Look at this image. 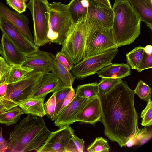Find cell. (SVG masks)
Listing matches in <instances>:
<instances>
[{"instance_id":"d6a6232c","label":"cell","mask_w":152,"mask_h":152,"mask_svg":"<svg viewBox=\"0 0 152 152\" xmlns=\"http://www.w3.org/2000/svg\"><path fill=\"white\" fill-rule=\"evenodd\" d=\"M152 132L148 131L147 128L144 127L136 133L133 135L136 142V145H142L150 140L152 137Z\"/></svg>"},{"instance_id":"ab89813d","label":"cell","mask_w":152,"mask_h":152,"mask_svg":"<svg viewBox=\"0 0 152 152\" xmlns=\"http://www.w3.org/2000/svg\"><path fill=\"white\" fill-rule=\"evenodd\" d=\"M76 93L72 88L66 96L56 118L62 112L65 107L70 103L76 96Z\"/></svg>"},{"instance_id":"8fae6325","label":"cell","mask_w":152,"mask_h":152,"mask_svg":"<svg viewBox=\"0 0 152 152\" xmlns=\"http://www.w3.org/2000/svg\"><path fill=\"white\" fill-rule=\"evenodd\" d=\"M89 4L85 16L86 22L96 27L111 29L114 13L110 8L92 0H89Z\"/></svg>"},{"instance_id":"8992f818","label":"cell","mask_w":152,"mask_h":152,"mask_svg":"<svg viewBox=\"0 0 152 152\" xmlns=\"http://www.w3.org/2000/svg\"><path fill=\"white\" fill-rule=\"evenodd\" d=\"M48 3L47 0H30L26 5L33 20L34 42L38 47L49 42L48 37L49 17Z\"/></svg>"},{"instance_id":"836d02e7","label":"cell","mask_w":152,"mask_h":152,"mask_svg":"<svg viewBox=\"0 0 152 152\" xmlns=\"http://www.w3.org/2000/svg\"><path fill=\"white\" fill-rule=\"evenodd\" d=\"M45 111L48 117L53 121L56 108V100L55 94L53 93L51 96L44 103Z\"/></svg>"},{"instance_id":"1f68e13d","label":"cell","mask_w":152,"mask_h":152,"mask_svg":"<svg viewBox=\"0 0 152 152\" xmlns=\"http://www.w3.org/2000/svg\"><path fill=\"white\" fill-rule=\"evenodd\" d=\"M141 117L142 118L141 124L143 126H150L152 124V102L151 98L147 101V105L142 111Z\"/></svg>"},{"instance_id":"ffe728a7","label":"cell","mask_w":152,"mask_h":152,"mask_svg":"<svg viewBox=\"0 0 152 152\" xmlns=\"http://www.w3.org/2000/svg\"><path fill=\"white\" fill-rule=\"evenodd\" d=\"M97 73L101 78L121 79L131 75V68L127 64L111 63L102 68Z\"/></svg>"},{"instance_id":"9c48e42d","label":"cell","mask_w":152,"mask_h":152,"mask_svg":"<svg viewBox=\"0 0 152 152\" xmlns=\"http://www.w3.org/2000/svg\"><path fill=\"white\" fill-rule=\"evenodd\" d=\"M45 73L34 70L20 80L8 84L5 95L17 103L29 98L37 88Z\"/></svg>"},{"instance_id":"2e32d148","label":"cell","mask_w":152,"mask_h":152,"mask_svg":"<svg viewBox=\"0 0 152 152\" xmlns=\"http://www.w3.org/2000/svg\"><path fill=\"white\" fill-rule=\"evenodd\" d=\"M1 54L11 66L23 65L26 55L20 51L5 35L3 34L1 40Z\"/></svg>"},{"instance_id":"f1b7e54d","label":"cell","mask_w":152,"mask_h":152,"mask_svg":"<svg viewBox=\"0 0 152 152\" xmlns=\"http://www.w3.org/2000/svg\"><path fill=\"white\" fill-rule=\"evenodd\" d=\"M72 87L64 86L54 92L56 100V108L53 118L54 121L68 93L72 88Z\"/></svg>"},{"instance_id":"d4e9b609","label":"cell","mask_w":152,"mask_h":152,"mask_svg":"<svg viewBox=\"0 0 152 152\" xmlns=\"http://www.w3.org/2000/svg\"><path fill=\"white\" fill-rule=\"evenodd\" d=\"M98 83L95 82L78 85L75 89L76 95L88 99L98 96Z\"/></svg>"},{"instance_id":"d6986e66","label":"cell","mask_w":152,"mask_h":152,"mask_svg":"<svg viewBox=\"0 0 152 152\" xmlns=\"http://www.w3.org/2000/svg\"><path fill=\"white\" fill-rule=\"evenodd\" d=\"M140 19L152 30V0H127Z\"/></svg>"},{"instance_id":"ba28073f","label":"cell","mask_w":152,"mask_h":152,"mask_svg":"<svg viewBox=\"0 0 152 152\" xmlns=\"http://www.w3.org/2000/svg\"><path fill=\"white\" fill-rule=\"evenodd\" d=\"M119 51L118 48L112 49L86 58L74 66L71 73L75 79L82 80L93 75L112 63Z\"/></svg>"},{"instance_id":"484cf974","label":"cell","mask_w":152,"mask_h":152,"mask_svg":"<svg viewBox=\"0 0 152 152\" xmlns=\"http://www.w3.org/2000/svg\"><path fill=\"white\" fill-rule=\"evenodd\" d=\"M18 106L14 107L4 113L1 117L0 124L8 126L16 124L20 120L24 113L22 109Z\"/></svg>"},{"instance_id":"30bf717a","label":"cell","mask_w":152,"mask_h":152,"mask_svg":"<svg viewBox=\"0 0 152 152\" xmlns=\"http://www.w3.org/2000/svg\"><path fill=\"white\" fill-rule=\"evenodd\" d=\"M74 131L70 126L60 128L52 132L44 143L37 152H76L72 139Z\"/></svg>"},{"instance_id":"74e56055","label":"cell","mask_w":152,"mask_h":152,"mask_svg":"<svg viewBox=\"0 0 152 152\" xmlns=\"http://www.w3.org/2000/svg\"><path fill=\"white\" fill-rule=\"evenodd\" d=\"M152 68V54L149 55L144 53L142 61L136 70L139 72Z\"/></svg>"},{"instance_id":"3957f363","label":"cell","mask_w":152,"mask_h":152,"mask_svg":"<svg viewBox=\"0 0 152 152\" xmlns=\"http://www.w3.org/2000/svg\"><path fill=\"white\" fill-rule=\"evenodd\" d=\"M112 8L111 31L115 43L118 47L131 44L140 33V18L127 0H115Z\"/></svg>"},{"instance_id":"9a60e30c","label":"cell","mask_w":152,"mask_h":152,"mask_svg":"<svg viewBox=\"0 0 152 152\" xmlns=\"http://www.w3.org/2000/svg\"><path fill=\"white\" fill-rule=\"evenodd\" d=\"M88 99L76 95L54 121L55 126L60 128L76 122L78 114Z\"/></svg>"},{"instance_id":"f35d334b","label":"cell","mask_w":152,"mask_h":152,"mask_svg":"<svg viewBox=\"0 0 152 152\" xmlns=\"http://www.w3.org/2000/svg\"><path fill=\"white\" fill-rule=\"evenodd\" d=\"M16 106H18V103L6 95L0 97V110L8 111Z\"/></svg>"},{"instance_id":"60d3db41","label":"cell","mask_w":152,"mask_h":152,"mask_svg":"<svg viewBox=\"0 0 152 152\" xmlns=\"http://www.w3.org/2000/svg\"><path fill=\"white\" fill-rule=\"evenodd\" d=\"M75 147L76 149L77 152H83L84 148V141L82 139L79 138L75 134L72 137Z\"/></svg>"},{"instance_id":"44dd1931","label":"cell","mask_w":152,"mask_h":152,"mask_svg":"<svg viewBox=\"0 0 152 152\" xmlns=\"http://www.w3.org/2000/svg\"><path fill=\"white\" fill-rule=\"evenodd\" d=\"M45 97L29 98L17 103L24 114L42 118L46 115L44 107Z\"/></svg>"},{"instance_id":"d590c367","label":"cell","mask_w":152,"mask_h":152,"mask_svg":"<svg viewBox=\"0 0 152 152\" xmlns=\"http://www.w3.org/2000/svg\"><path fill=\"white\" fill-rule=\"evenodd\" d=\"M28 0H6V4L10 7L21 14L26 11V2Z\"/></svg>"},{"instance_id":"b9f144b4","label":"cell","mask_w":152,"mask_h":152,"mask_svg":"<svg viewBox=\"0 0 152 152\" xmlns=\"http://www.w3.org/2000/svg\"><path fill=\"white\" fill-rule=\"evenodd\" d=\"M2 128L0 127V150L4 151L7 150L8 141H6L3 138L2 135Z\"/></svg>"},{"instance_id":"5bb4252c","label":"cell","mask_w":152,"mask_h":152,"mask_svg":"<svg viewBox=\"0 0 152 152\" xmlns=\"http://www.w3.org/2000/svg\"><path fill=\"white\" fill-rule=\"evenodd\" d=\"M55 58V56L52 53L38 49L26 56V60L22 66L37 71L48 73L52 70Z\"/></svg>"},{"instance_id":"83f0119b","label":"cell","mask_w":152,"mask_h":152,"mask_svg":"<svg viewBox=\"0 0 152 152\" xmlns=\"http://www.w3.org/2000/svg\"><path fill=\"white\" fill-rule=\"evenodd\" d=\"M122 80L120 79L102 78L98 83V96H99L107 93Z\"/></svg>"},{"instance_id":"8d00e7d4","label":"cell","mask_w":152,"mask_h":152,"mask_svg":"<svg viewBox=\"0 0 152 152\" xmlns=\"http://www.w3.org/2000/svg\"><path fill=\"white\" fill-rule=\"evenodd\" d=\"M11 68L3 57L0 56V83L6 79Z\"/></svg>"},{"instance_id":"7c38bea8","label":"cell","mask_w":152,"mask_h":152,"mask_svg":"<svg viewBox=\"0 0 152 152\" xmlns=\"http://www.w3.org/2000/svg\"><path fill=\"white\" fill-rule=\"evenodd\" d=\"M0 29L7 37L26 56L37 51L39 47L26 38L5 18L0 17Z\"/></svg>"},{"instance_id":"7bdbcfd3","label":"cell","mask_w":152,"mask_h":152,"mask_svg":"<svg viewBox=\"0 0 152 152\" xmlns=\"http://www.w3.org/2000/svg\"><path fill=\"white\" fill-rule=\"evenodd\" d=\"M4 81L0 83V97L5 96L7 92L8 84Z\"/></svg>"},{"instance_id":"603a6c76","label":"cell","mask_w":152,"mask_h":152,"mask_svg":"<svg viewBox=\"0 0 152 152\" xmlns=\"http://www.w3.org/2000/svg\"><path fill=\"white\" fill-rule=\"evenodd\" d=\"M67 5L69 15L74 23L86 15L87 8L83 5V0H72Z\"/></svg>"},{"instance_id":"bcb514c9","label":"cell","mask_w":152,"mask_h":152,"mask_svg":"<svg viewBox=\"0 0 152 152\" xmlns=\"http://www.w3.org/2000/svg\"><path fill=\"white\" fill-rule=\"evenodd\" d=\"M7 111L6 110H0V120L2 115Z\"/></svg>"},{"instance_id":"277c9868","label":"cell","mask_w":152,"mask_h":152,"mask_svg":"<svg viewBox=\"0 0 152 152\" xmlns=\"http://www.w3.org/2000/svg\"><path fill=\"white\" fill-rule=\"evenodd\" d=\"M48 5L49 43L62 45L74 24L68 12V5L53 2Z\"/></svg>"},{"instance_id":"4dcf8cb0","label":"cell","mask_w":152,"mask_h":152,"mask_svg":"<svg viewBox=\"0 0 152 152\" xmlns=\"http://www.w3.org/2000/svg\"><path fill=\"white\" fill-rule=\"evenodd\" d=\"M134 91L135 94L142 100L148 101L151 98L152 91L151 87L141 80L138 82Z\"/></svg>"},{"instance_id":"4316f807","label":"cell","mask_w":152,"mask_h":152,"mask_svg":"<svg viewBox=\"0 0 152 152\" xmlns=\"http://www.w3.org/2000/svg\"><path fill=\"white\" fill-rule=\"evenodd\" d=\"M144 53V48L139 46L127 53V62L131 69L136 70L138 68L142 59Z\"/></svg>"},{"instance_id":"5b68a950","label":"cell","mask_w":152,"mask_h":152,"mask_svg":"<svg viewBox=\"0 0 152 152\" xmlns=\"http://www.w3.org/2000/svg\"><path fill=\"white\" fill-rule=\"evenodd\" d=\"M85 16L73 24L62 45L61 51L71 59L74 65L85 57L87 29L85 22Z\"/></svg>"},{"instance_id":"f546056e","label":"cell","mask_w":152,"mask_h":152,"mask_svg":"<svg viewBox=\"0 0 152 152\" xmlns=\"http://www.w3.org/2000/svg\"><path fill=\"white\" fill-rule=\"evenodd\" d=\"M110 148L107 141L100 137H96L87 150L89 152H109Z\"/></svg>"},{"instance_id":"f6af8a7d","label":"cell","mask_w":152,"mask_h":152,"mask_svg":"<svg viewBox=\"0 0 152 152\" xmlns=\"http://www.w3.org/2000/svg\"><path fill=\"white\" fill-rule=\"evenodd\" d=\"M144 52L147 54L151 55L152 54V46L151 45H148L144 48Z\"/></svg>"},{"instance_id":"ac0fdd59","label":"cell","mask_w":152,"mask_h":152,"mask_svg":"<svg viewBox=\"0 0 152 152\" xmlns=\"http://www.w3.org/2000/svg\"><path fill=\"white\" fill-rule=\"evenodd\" d=\"M64 86L61 80L52 72L45 73L37 88L29 98L45 97Z\"/></svg>"},{"instance_id":"4fadbf2b","label":"cell","mask_w":152,"mask_h":152,"mask_svg":"<svg viewBox=\"0 0 152 152\" xmlns=\"http://www.w3.org/2000/svg\"><path fill=\"white\" fill-rule=\"evenodd\" d=\"M1 16L11 23L29 41L34 43L29 29V19L25 15L10 10L4 3L0 2V17Z\"/></svg>"},{"instance_id":"52a82bcc","label":"cell","mask_w":152,"mask_h":152,"mask_svg":"<svg viewBox=\"0 0 152 152\" xmlns=\"http://www.w3.org/2000/svg\"><path fill=\"white\" fill-rule=\"evenodd\" d=\"M85 23L87 32L85 58L118 48L113 39L111 29Z\"/></svg>"},{"instance_id":"7a4b0ae2","label":"cell","mask_w":152,"mask_h":152,"mask_svg":"<svg viewBox=\"0 0 152 152\" xmlns=\"http://www.w3.org/2000/svg\"><path fill=\"white\" fill-rule=\"evenodd\" d=\"M51 132L42 118L28 114L10 133L7 150L11 152L36 151Z\"/></svg>"},{"instance_id":"6da1fadb","label":"cell","mask_w":152,"mask_h":152,"mask_svg":"<svg viewBox=\"0 0 152 152\" xmlns=\"http://www.w3.org/2000/svg\"><path fill=\"white\" fill-rule=\"evenodd\" d=\"M135 94L122 80L105 94L98 96L101 109L100 121L105 135L121 147L140 130L134 102Z\"/></svg>"},{"instance_id":"e0dca14e","label":"cell","mask_w":152,"mask_h":152,"mask_svg":"<svg viewBox=\"0 0 152 152\" xmlns=\"http://www.w3.org/2000/svg\"><path fill=\"white\" fill-rule=\"evenodd\" d=\"M101 109L98 96L87 100L78 114L76 122L94 124L100 120Z\"/></svg>"},{"instance_id":"7dc6e473","label":"cell","mask_w":152,"mask_h":152,"mask_svg":"<svg viewBox=\"0 0 152 152\" xmlns=\"http://www.w3.org/2000/svg\"><path fill=\"white\" fill-rule=\"evenodd\" d=\"M1 45L0 44V54H1Z\"/></svg>"},{"instance_id":"ee69618b","label":"cell","mask_w":152,"mask_h":152,"mask_svg":"<svg viewBox=\"0 0 152 152\" xmlns=\"http://www.w3.org/2000/svg\"><path fill=\"white\" fill-rule=\"evenodd\" d=\"M100 3L110 8H112L109 0H90Z\"/></svg>"},{"instance_id":"cb8c5ba5","label":"cell","mask_w":152,"mask_h":152,"mask_svg":"<svg viewBox=\"0 0 152 152\" xmlns=\"http://www.w3.org/2000/svg\"><path fill=\"white\" fill-rule=\"evenodd\" d=\"M34 70L23 66H11L9 74L4 82L8 84L17 82Z\"/></svg>"},{"instance_id":"e575fe53","label":"cell","mask_w":152,"mask_h":152,"mask_svg":"<svg viewBox=\"0 0 152 152\" xmlns=\"http://www.w3.org/2000/svg\"><path fill=\"white\" fill-rule=\"evenodd\" d=\"M56 59L69 71L74 66V64L71 58L66 54L60 51L55 56Z\"/></svg>"},{"instance_id":"7402d4cb","label":"cell","mask_w":152,"mask_h":152,"mask_svg":"<svg viewBox=\"0 0 152 152\" xmlns=\"http://www.w3.org/2000/svg\"><path fill=\"white\" fill-rule=\"evenodd\" d=\"M51 72L61 81L64 86L72 87L75 80L71 72L55 58Z\"/></svg>"}]
</instances>
